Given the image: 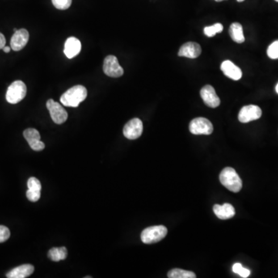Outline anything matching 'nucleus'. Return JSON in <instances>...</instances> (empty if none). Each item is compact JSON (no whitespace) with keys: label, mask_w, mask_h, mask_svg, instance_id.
I'll list each match as a JSON object with an SVG mask.
<instances>
[{"label":"nucleus","mask_w":278,"mask_h":278,"mask_svg":"<svg viewBox=\"0 0 278 278\" xmlns=\"http://www.w3.org/2000/svg\"><path fill=\"white\" fill-rule=\"evenodd\" d=\"M87 97V90L82 85H76L67 90L66 92L60 97V102L67 107H78L81 102H83Z\"/></svg>","instance_id":"f257e3e1"},{"label":"nucleus","mask_w":278,"mask_h":278,"mask_svg":"<svg viewBox=\"0 0 278 278\" xmlns=\"http://www.w3.org/2000/svg\"><path fill=\"white\" fill-rule=\"evenodd\" d=\"M220 181L223 186L231 192H238L242 189L241 177L233 168L226 167L223 169L220 174Z\"/></svg>","instance_id":"f03ea898"},{"label":"nucleus","mask_w":278,"mask_h":278,"mask_svg":"<svg viewBox=\"0 0 278 278\" xmlns=\"http://www.w3.org/2000/svg\"><path fill=\"white\" fill-rule=\"evenodd\" d=\"M167 233L168 229L165 226H153L141 232V241L145 244H152L163 240Z\"/></svg>","instance_id":"7ed1b4c3"},{"label":"nucleus","mask_w":278,"mask_h":278,"mask_svg":"<svg viewBox=\"0 0 278 278\" xmlns=\"http://www.w3.org/2000/svg\"><path fill=\"white\" fill-rule=\"evenodd\" d=\"M27 86L24 82L21 81H14L8 87L7 92H6V101L10 104L19 103L22 100L24 99L27 95Z\"/></svg>","instance_id":"20e7f679"},{"label":"nucleus","mask_w":278,"mask_h":278,"mask_svg":"<svg viewBox=\"0 0 278 278\" xmlns=\"http://www.w3.org/2000/svg\"><path fill=\"white\" fill-rule=\"evenodd\" d=\"M47 107L53 122L61 124L68 120V112L58 102H55L53 99L48 100L47 102Z\"/></svg>","instance_id":"39448f33"},{"label":"nucleus","mask_w":278,"mask_h":278,"mask_svg":"<svg viewBox=\"0 0 278 278\" xmlns=\"http://www.w3.org/2000/svg\"><path fill=\"white\" fill-rule=\"evenodd\" d=\"M190 131L193 135H205L208 136L213 132V126L210 121L205 118H196L191 121Z\"/></svg>","instance_id":"423d86ee"},{"label":"nucleus","mask_w":278,"mask_h":278,"mask_svg":"<svg viewBox=\"0 0 278 278\" xmlns=\"http://www.w3.org/2000/svg\"><path fill=\"white\" fill-rule=\"evenodd\" d=\"M104 73L111 77H120L124 74V69L120 66L119 60L113 55L106 56L104 60Z\"/></svg>","instance_id":"0eeeda50"},{"label":"nucleus","mask_w":278,"mask_h":278,"mask_svg":"<svg viewBox=\"0 0 278 278\" xmlns=\"http://www.w3.org/2000/svg\"><path fill=\"white\" fill-rule=\"evenodd\" d=\"M262 115L261 107L257 105L244 106L239 112L238 119L241 123H248L252 121L258 120Z\"/></svg>","instance_id":"6e6552de"},{"label":"nucleus","mask_w":278,"mask_h":278,"mask_svg":"<svg viewBox=\"0 0 278 278\" xmlns=\"http://www.w3.org/2000/svg\"><path fill=\"white\" fill-rule=\"evenodd\" d=\"M143 132L142 122L139 119H133L130 120L124 125L123 134L124 137L130 140L139 139Z\"/></svg>","instance_id":"1a4fd4ad"},{"label":"nucleus","mask_w":278,"mask_h":278,"mask_svg":"<svg viewBox=\"0 0 278 278\" xmlns=\"http://www.w3.org/2000/svg\"><path fill=\"white\" fill-rule=\"evenodd\" d=\"M200 96L208 107L215 108L220 104V99L211 85H206L200 90Z\"/></svg>","instance_id":"9d476101"},{"label":"nucleus","mask_w":278,"mask_h":278,"mask_svg":"<svg viewBox=\"0 0 278 278\" xmlns=\"http://www.w3.org/2000/svg\"><path fill=\"white\" fill-rule=\"evenodd\" d=\"M23 136L33 150L39 152L45 148L44 143L40 141V135L37 130L34 128H27L23 132Z\"/></svg>","instance_id":"9b49d317"},{"label":"nucleus","mask_w":278,"mask_h":278,"mask_svg":"<svg viewBox=\"0 0 278 278\" xmlns=\"http://www.w3.org/2000/svg\"><path fill=\"white\" fill-rule=\"evenodd\" d=\"M30 34L26 29H20L14 33V36H12L10 45L12 50L14 51H19L23 49L29 41Z\"/></svg>","instance_id":"f8f14e48"},{"label":"nucleus","mask_w":278,"mask_h":278,"mask_svg":"<svg viewBox=\"0 0 278 278\" xmlns=\"http://www.w3.org/2000/svg\"><path fill=\"white\" fill-rule=\"evenodd\" d=\"M202 48L199 44L194 42H188L183 44L179 49L178 55L187 58H197L201 54Z\"/></svg>","instance_id":"ddd939ff"},{"label":"nucleus","mask_w":278,"mask_h":278,"mask_svg":"<svg viewBox=\"0 0 278 278\" xmlns=\"http://www.w3.org/2000/svg\"><path fill=\"white\" fill-rule=\"evenodd\" d=\"M220 68L226 77L233 81H239L242 77L243 73L241 68H238L230 60L224 61Z\"/></svg>","instance_id":"4468645a"},{"label":"nucleus","mask_w":278,"mask_h":278,"mask_svg":"<svg viewBox=\"0 0 278 278\" xmlns=\"http://www.w3.org/2000/svg\"><path fill=\"white\" fill-rule=\"evenodd\" d=\"M81 51V43L78 39L76 37L68 38V40L65 42L64 44V53L66 55L67 57L69 59H72L74 56L79 54Z\"/></svg>","instance_id":"2eb2a0df"},{"label":"nucleus","mask_w":278,"mask_h":278,"mask_svg":"<svg viewBox=\"0 0 278 278\" xmlns=\"http://www.w3.org/2000/svg\"><path fill=\"white\" fill-rule=\"evenodd\" d=\"M213 212L220 220H228L235 216V208L229 203H224L223 205L216 204L213 207Z\"/></svg>","instance_id":"dca6fc26"},{"label":"nucleus","mask_w":278,"mask_h":278,"mask_svg":"<svg viewBox=\"0 0 278 278\" xmlns=\"http://www.w3.org/2000/svg\"><path fill=\"white\" fill-rule=\"evenodd\" d=\"M34 267L31 264H23L13 269L7 273L8 278H26L32 275Z\"/></svg>","instance_id":"f3484780"},{"label":"nucleus","mask_w":278,"mask_h":278,"mask_svg":"<svg viewBox=\"0 0 278 278\" xmlns=\"http://www.w3.org/2000/svg\"><path fill=\"white\" fill-rule=\"evenodd\" d=\"M229 36H231L232 40L236 43H243L245 41L243 27L241 23H232L229 27Z\"/></svg>","instance_id":"a211bd4d"},{"label":"nucleus","mask_w":278,"mask_h":278,"mask_svg":"<svg viewBox=\"0 0 278 278\" xmlns=\"http://www.w3.org/2000/svg\"><path fill=\"white\" fill-rule=\"evenodd\" d=\"M48 257L53 261L58 262L60 261H64L68 257V250L64 246L54 247L49 250Z\"/></svg>","instance_id":"6ab92c4d"},{"label":"nucleus","mask_w":278,"mask_h":278,"mask_svg":"<svg viewBox=\"0 0 278 278\" xmlns=\"http://www.w3.org/2000/svg\"><path fill=\"white\" fill-rule=\"evenodd\" d=\"M169 278H195V273L192 271H185L182 269L175 268L169 271L168 274Z\"/></svg>","instance_id":"aec40b11"},{"label":"nucleus","mask_w":278,"mask_h":278,"mask_svg":"<svg viewBox=\"0 0 278 278\" xmlns=\"http://www.w3.org/2000/svg\"><path fill=\"white\" fill-rule=\"evenodd\" d=\"M224 30V26L221 23H216L210 27H207L204 28V34L208 37H212L216 34L221 33Z\"/></svg>","instance_id":"412c9836"},{"label":"nucleus","mask_w":278,"mask_h":278,"mask_svg":"<svg viewBox=\"0 0 278 278\" xmlns=\"http://www.w3.org/2000/svg\"><path fill=\"white\" fill-rule=\"evenodd\" d=\"M52 3L56 9L65 10L71 6L72 0H52Z\"/></svg>","instance_id":"4be33fe9"},{"label":"nucleus","mask_w":278,"mask_h":278,"mask_svg":"<svg viewBox=\"0 0 278 278\" xmlns=\"http://www.w3.org/2000/svg\"><path fill=\"white\" fill-rule=\"evenodd\" d=\"M267 53L269 57L273 60L278 59V40L273 42L271 45L269 46Z\"/></svg>","instance_id":"5701e85b"},{"label":"nucleus","mask_w":278,"mask_h":278,"mask_svg":"<svg viewBox=\"0 0 278 278\" xmlns=\"http://www.w3.org/2000/svg\"><path fill=\"white\" fill-rule=\"evenodd\" d=\"M28 190H34V191H41L42 186L40 180L35 177H31L27 182Z\"/></svg>","instance_id":"b1692460"},{"label":"nucleus","mask_w":278,"mask_h":278,"mask_svg":"<svg viewBox=\"0 0 278 278\" xmlns=\"http://www.w3.org/2000/svg\"><path fill=\"white\" fill-rule=\"evenodd\" d=\"M10 231L5 226L0 225V243L6 242L10 238Z\"/></svg>","instance_id":"393cba45"},{"label":"nucleus","mask_w":278,"mask_h":278,"mask_svg":"<svg viewBox=\"0 0 278 278\" xmlns=\"http://www.w3.org/2000/svg\"><path fill=\"white\" fill-rule=\"evenodd\" d=\"M41 193L40 191H34V190H27V199L31 202H36L40 199Z\"/></svg>","instance_id":"a878e982"},{"label":"nucleus","mask_w":278,"mask_h":278,"mask_svg":"<svg viewBox=\"0 0 278 278\" xmlns=\"http://www.w3.org/2000/svg\"><path fill=\"white\" fill-rule=\"evenodd\" d=\"M237 275H240L241 278H248L250 275V271H249L248 269L244 268V267H242L241 269V271H239Z\"/></svg>","instance_id":"bb28decb"},{"label":"nucleus","mask_w":278,"mask_h":278,"mask_svg":"<svg viewBox=\"0 0 278 278\" xmlns=\"http://www.w3.org/2000/svg\"><path fill=\"white\" fill-rule=\"evenodd\" d=\"M6 38L3 34L0 33V50L3 49V47L6 46Z\"/></svg>","instance_id":"cd10ccee"},{"label":"nucleus","mask_w":278,"mask_h":278,"mask_svg":"<svg viewBox=\"0 0 278 278\" xmlns=\"http://www.w3.org/2000/svg\"><path fill=\"white\" fill-rule=\"evenodd\" d=\"M243 266L241 263H237L235 264H233V271L236 274H238L239 271H241V269L242 268Z\"/></svg>","instance_id":"c85d7f7f"},{"label":"nucleus","mask_w":278,"mask_h":278,"mask_svg":"<svg viewBox=\"0 0 278 278\" xmlns=\"http://www.w3.org/2000/svg\"><path fill=\"white\" fill-rule=\"evenodd\" d=\"M10 50H11V47H6V46H5V47H3V51L5 53H10Z\"/></svg>","instance_id":"c756f323"},{"label":"nucleus","mask_w":278,"mask_h":278,"mask_svg":"<svg viewBox=\"0 0 278 278\" xmlns=\"http://www.w3.org/2000/svg\"><path fill=\"white\" fill-rule=\"evenodd\" d=\"M275 89H276V92L278 93V85H277L276 88H275Z\"/></svg>","instance_id":"7c9ffc66"},{"label":"nucleus","mask_w":278,"mask_h":278,"mask_svg":"<svg viewBox=\"0 0 278 278\" xmlns=\"http://www.w3.org/2000/svg\"><path fill=\"white\" fill-rule=\"evenodd\" d=\"M237 2H243V1H244V0H237Z\"/></svg>","instance_id":"2f4dec72"},{"label":"nucleus","mask_w":278,"mask_h":278,"mask_svg":"<svg viewBox=\"0 0 278 278\" xmlns=\"http://www.w3.org/2000/svg\"><path fill=\"white\" fill-rule=\"evenodd\" d=\"M215 1H216V2H222L224 0H215Z\"/></svg>","instance_id":"473e14b6"},{"label":"nucleus","mask_w":278,"mask_h":278,"mask_svg":"<svg viewBox=\"0 0 278 278\" xmlns=\"http://www.w3.org/2000/svg\"><path fill=\"white\" fill-rule=\"evenodd\" d=\"M17 30H17V29H16V28L14 29V32H17Z\"/></svg>","instance_id":"72a5a7b5"},{"label":"nucleus","mask_w":278,"mask_h":278,"mask_svg":"<svg viewBox=\"0 0 278 278\" xmlns=\"http://www.w3.org/2000/svg\"><path fill=\"white\" fill-rule=\"evenodd\" d=\"M275 1H276V2H278V0H275Z\"/></svg>","instance_id":"f704fd0d"}]
</instances>
